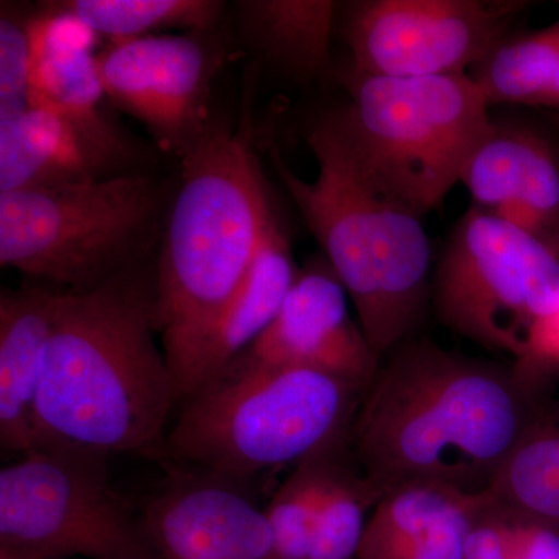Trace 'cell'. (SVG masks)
<instances>
[{"mask_svg":"<svg viewBox=\"0 0 559 559\" xmlns=\"http://www.w3.org/2000/svg\"><path fill=\"white\" fill-rule=\"evenodd\" d=\"M549 406L535 360L474 358L414 336L381 359L348 448L384 492L433 481L481 495Z\"/></svg>","mask_w":559,"mask_h":559,"instance_id":"cell-1","label":"cell"},{"mask_svg":"<svg viewBox=\"0 0 559 559\" xmlns=\"http://www.w3.org/2000/svg\"><path fill=\"white\" fill-rule=\"evenodd\" d=\"M154 261L90 293L62 290L36 401L33 450L160 460L180 396L164 348L154 341Z\"/></svg>","mask_w":559,"mask_h":559,"instance_id":"cell-2","label":"cell"},{"mask_svg":"<svg viewBox=\"0 0 559 559\" xmlns=\"http://www.w3.org/2000/svg\"><path fill=\"white\" fill-rule=\"evenodd\" d=\"M180 162L154 261L157 333L176 381L240 288L274 213L249 108L235 128L213 121Z\"/></svg>","mask_w":559,"mask_h":559,"instance_id":"cell-3","label":"cell"},{"mask_svg":"<svg viewBox=\"0 0 559 559\" xmlns=\"http://www.w3.org/2000/svg\"><path fill=\"white\" fill-rule=\"evenodd\" d=\"M318 176L308 182L272 151L296 202L380 358L415 336L432 294V253L421 218L359 179L318 123L307 135Z\"/></svg>","mask_w":559,"mask_h":559,"instance_id":"cell-4","label":"cell"},{"mask_svg":"<svg viewBox=\"0 0 559 559\" xmlns=\"http://www.w3.org/2000/svg\"><path fill=\"white\" fill-rule=\"evenodd\" d=\"M364 388L300 367L230 366L180 403L160 460L248 484L348 439Z\"/></svg>","mask_w":559,"mask_h":559,"instance_id":"cell-5","label":"cell"},{"mask_svg":"<svg viewBox=\"0 0 559 559\" xmlns=\"http://www.w3.org/2000/svg\"><path fill=\"white\" fill-rule=\"evenodd\" d=\"M318 124L366 186L423 218L462 183L495 119L468 73L353 75L347 105Z\"/></svg>","mask_w":559,"mask_h":559,"instance_id":"cell-6","label":"cell"},{"mask_svg":"<svg viewBox=\"0 0 559 559\" xmlns=\"http://www.w3.org/2000/svg\"><path fill=\"white\" fill-rule=\"evenodd\" d=\"M175 187L146 173L0 193V264L90 293L156 259Z\"/></svg>","mask_w":559,"mask_h":559,"instance_id":"cell-7","label":"cell"},{"mask_svg":"<svg viewBox=\"0 0 559 559\" xmlns=\"http://www.w3.org/2000/svg\"><path fill=\"white\" fill-rule=\"evenodd\" d=\"M433 308L459 336L527 360L559 314V255L527 231L469 207L432 275Z\"/></svg>","mask_w":559,"mask_h":559,"instance_id":"cell-8","label":"cell"},{"mask_svg":"<svg viewBox=\"0 0 559 559\" xmlns=\"http://www.w3.org/2000/svg\"><path fill=\"white\" fill-rule=\"evenodd\" d=\"M106 459L33 450L0 471V559H160Z\"/></svg>","mask_w":559,"mask_h":559,"instance_id":"cell-9","label":"cell"},{"mask_svg":"<svg viewBox=\"0 0 559 559\" xmlns=\"http://www.w3.org/2000/svg\"><path fill=\"white\" fill-rule=\"evenodd\" d=\"M521 2L362 0L340 7L353 75L429 79L466 73L509 36Z\"/></svg>","mask_w":559,"mask_h":559,"instance_id":"cell-10","label":"cell"},{"mask_svg":"<svg viewBox=\"0 0 559 559\" xmlns=\"http://www.w3.org/2000/svg\"><path fill=\"white\" fill-rule=\"evenodd\" d=\"M205 33H162L110 44L95 53L108 100L139 120L162 150L180 160L213 123L210 90L223 53Z\"/></svg>","mask_w":559,"mask_h":559,"instance_id":"cell-11","label":"cell"},{"mask_svg":"<svg viewBox=\"0 0 559 559\" xmlns=\"http://www.w3.org/2000/svg\"><path fill=\"white\" fill-rule=\"evenodd\" d=\"M348 301L325 257L312 260L297 272L271 325L230 366L300 367L367 389L381 358L349 316Z\"/></svg>","mask_w":559,"mask_h":559,"instance_id":"cell-12","label":"cell"},{"mask_svg":"<svg viewBox=\"0 0 559 559\" xmlns=\"http://www.w3.org/2000/svg\"><path fill=\"white\" fill-rule=\"evenodd\" d=\"M143 509L160 559H274L264 509L238 481L178 468Z\"/></svg>","mask_w":559,"mask_h":559,"instance_id":"cell-13","label":"cell"},{"mask_svg":"<svg viewBox=\"0 0 559 559\" xmlns=\"http://www.w3.org/2000/svg\"><path fill=\"white\" fill-rule=\"evenodd\" d=\"M462 183L471 207L527 231L559 255V143L554 135L495 120Z\"/></svg>","mask_w":559,"mask_h":559,"instance_id":"cell-14","label":"cell"},{"mask_svg":"<svg viewBox=\"0 0 559 559\" xmlns=\"http://www.w3.org/2000/svg\"><path fill=\"white\" fill-rule=\"evenodd\" d=\"M481 495L433 481L388 489L371 510L358 559H465Z\"/></svg>","mask_w":559,"mask_h":559,"instance_id":"cell-15","label":"cell"},{"mask_svg":"<svg viewBox=\"0 0 559 559\" xmlns=\"http://www.w3.org/2000/svg\"><path fill=\"white\" fill-rule=\"evenodd\" d=\"M299 267L272 213L255 260L179 377L180 403L218 378L275 319Z\"/></svg>","mask_w":559,"mask_h":559,"instance_id":"cell-16","label":"cell"},{"mask_svg":"<svg viewBox=\"0 0 559 559\" xmlns=\"http://www.w3.org/2000/svg\"><path fill=\"white\" fill-rule=\"evenodd\" d=\"M61 296L36 282L0 294V444L20 455L35 444L36 401Z\"/></svg>","mask_w":559,"mask_h":559,"instance_id":"cell-17","label":"cell"},{"mask_svg":"<svg viewBox=\"0 0 559 559\" xmlns=\"http://www.w3.org/2000/svg\"><path fill=\"white\" fill-rule=\"evenodd\" d=\"M114 175L53 110L31 105L0 121V193L66 186Z\"/></svg>","mask_w":559,"mask_h":559,"instance_id":"cell-18","label":"cell"},{"mask_svg":"<svg viewBox=\"0 0 559 559\" xmlns=\"http://www.w3.org/2000/svg\"><path fill=\"white\" fill-rule=\"evenodd\" d=\"M341 3L331 0H246L238 3L246 46L294 81L323 79Z\"/></svg>","mask_w":559,"mask_h":559,"instance_id":"cell-19","label":"cell"},{"mask_svg":"<svg viewBox=\"0 0 559 559\" xmlns=\"http://www.w3.org/2000/svg\"><path fill=\"white\" fill-rule=\"evenodd\" d=\"M106 100L92 51L44 55L33 61L31 105L68 120L114 175L134 173L127 168L134 150L106 114Z\"/></svg>","mask_w":559,"mask_h":559,"instance_id":"cell-20","label":"cell"},{"mask_svg":"<svg viewBox=\"0 0 559 559\" xmlns=\"http://www.w3.org/2000/svg\"><path fill=\"white\" fill-rule=\"evenodd\" d=\"M488 492L559 530V403L525 433Z\"/></svg>","mask_w":559,"mask_h":559,"instance_id":"cell-21","label":"cell"},{"mask_svg":"<svg viewBox=\"0 0 559 559\" xmlns=\"http://www.w3.org/2000/svg\"><path fill=\"white\" fill-rule=\"evenodd\" d=\"M60 9L73 14L110 44L124 43L162 31L186 28L210 32L226 3L216 0H62Z\"/></svg>","mask_w":559,"mask_h":559,"instance_id":"cell-22","label":"cell"},{"mask_svg":"<svg viewBox=\"0 0 559 559\" xmlns=\"http://www.w3.org/2000/svg\"><path fill=\"white\" fill-rule=\"evenodd\" d=\"M559 70V22L543 31L507 36L473 69L489 108L495 105L536 106Z\"/></svg>","mask_w":559,"mask_h":559,"instance_id":"cell-23","label":"cell"},{"mask_svg":"<svg viewBox=\"0 0 559 559\" xmlns=\"http://www.w3.org/2000/svg\"><path fill=\"white\" fill-rule=\"evenodd\" d=\"M347 450L348 439L294 466L264 507L274 540V559H310L320 502Z\"/></svg>","mask_w":559,"mask_h":559,"instance_id":"cell-24","label":"cell"},{"mask_svg":"<svg viewBox=\"0 0 559 559\" xmlns=\"http://www.w3.org/2000/svg\"><path fill=\"white\" fill-rule=\"evenodd\" d=\"M382 495L384 491L360 471L348 448L320 502L310 559H358L371 510Z\"/></svg>","mask_w":559,"mask_h":559,"instance_id":"cell-25","label":"cell"},{"mask_svg":"<svg viewBox=\"0 0 559 559\" xmlns=\"http://www.w3.org/2000/svg\"><path fill=\"white\" fill-rule=\"evenodd\" d=\"M465 559H559V530L484 492Z\"/></svg>","mask_w":559,"mask_h":559,"instance_id":"cell-26","label":"cell"},{"mask_svg":"<svg viewBox=\"0 0 559 559\" xmlns=\"http://www.w3.org/2000/svg\"><path fill=\"white\" fill-rule=\"evenodd\" d=\"M31 14L2 2L0 9V121L31 106L33 51Z\"/></svg>","mask_w":559,"mask_h":559,"instance_id":"cell-27","label":"cell"},{"mask_svg":"<svg viewBox=\"0 0 559 559\" xmlns=\"http://www.w3.org/2000/svg\"><path fill=\"white\" fill-rule=\"evenodd\" d=\"M535 108H546L550 109V112H559V70L547 90L540 95Z\"/></svg>","mask_w":559,"mask_h":559,"instance_id":"cell-28","label":"cell"},{"mask_svg":"<svg viewBox=\"0 0 559 559\" xmlns=\"http://www.w3.org/2000/svg\"><path fill=\"white\" fill-rule=\"evenodd\" d=\"M547 123L554 131V138L558 140L559 143V112H549L546 116Z\"/></svg>","mask_w":559,"mask_h":559,"instance_id":"cell-29","label":"cell"}]
</instances>
